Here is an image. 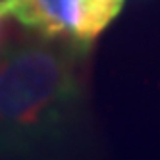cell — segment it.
I'll return each mask as SVG.
<instances>
[{
    "instance_id": "1",
    "label": "cell",
    "mask_w": 160,
    "mask_h": 160,
    "mask_svg": "<svg viewBox=\"0 0 160 160\" xmlns=\"http://www.w3.org/2000/svg\"><path fill=\"white\" fill-rule=\"evenodd\" d=\"M75 56L64 47L29 42L0 58V147L50 133L79 100Z\"/></svg>"
},
{
    "instance_id": "2",
    "label": "cell",
    "mask_w": 160,
    "mask_h": 160,
    "mask_svg": "<svg viewBox=\"0 0 160 160\" xmlns=\"http://www.w3.org/2000/svg\"><path fill=\"white\" fill-rule=\"evenodd\" d=\"M123 0H64L62 27L77 47H89L120 14Z\"/></svg>"
},
{
    "instance_id": "3",
    "label": "cell",
    "mask_w": 160,
    "mask_h": 160,
    "mask_svg": "<svg viewBox=\"0 0 160 160\" xmlns=\"http://www.w3.org/2000/svg\"><path fill=\"white\" fill-rule=\"evenodd\" d=\"M62 2L64 0H29V29L42 39L64 37L62 27Z\"/></svg>"
},
{
    "instance_id": "4",
    "label": "cell",
    "mask_w": 160,
    "mask_h": 160,
    "mask_svg": "<svg viewBox=\"0 0 160 160\" xmlns=\"http://www.w3.org/2000/svg\"><path fill=\"white\" fill-rule=\"evenodd\" d=\"M6 19H8V16L0 10V44H2V41H4V35H6Z\"/></svg>"
}]
</instances>
